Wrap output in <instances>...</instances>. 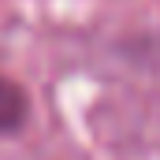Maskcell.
<instances>
[{"mask_svg": "<svg viewBox=\"0 0 160 160\" xmlns=\"http://www.w3.org/2000/svg\"><path fill=\"white\" fill-rule=\"evenodd\" d=\"M26 108H30V101H26L22 86L0 75V134L19 130L22 119H26Z\"/></svg>", "mask_w": 160, "mask_h": 160, "instance_id": "obj_1", "label": "cell"}]
</instances>
